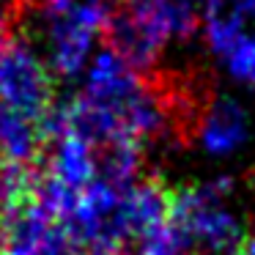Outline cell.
I'll use <instances>...</instances> for the list:
<instances>
[{
  "label": "cell",
  "mask_w": 255,
  "mask_h": 255,
  "mask_svg": "<svg viewBox=\"0 0 255 255\" xmlns=\"http://www.w3.org/2000/svg\"><path fill=\"white\" fill-rule=\"evenodd\" d=\"M167 220L184 233L192 255H239L247 231L233 206V178L217 176L170 192Z\"/></svg>",
  "instance_id": "obj_1"
},
{
  "label": "cell",
  "mask_w": 255,
  "mask_h": 255,
  "mask_svg": "<svg viewBox=\"0 0 255 255\" xmlns=\"http://www.w3.org/2000/svg\"><path fill=\"white\" fill-rule=\"evenodd\" d=\"M44 33V63L52 74L72 80L88 69L105 33L110 0H36Z\"/></svg>",
  "instance_id": "obj_2"
},
{
  "label": "cell",
  "mask_w": 255,
  "mask_h": 255,
  "mask_svg": "<svg viewBox=\"0 0 255 255\" xmlns=\"http://www.w3.org/2000/svg\"><path fill=\"white\" fill-rule=\"evenodd\" d=\"M52 107V72L44 58L25 39L8 36L0 44V110L44 127Z\"/></svg>",
  "instance_id": "obj_3"
},
{
  "label": "cell",
  "mask_w": 255,
  "mask_h": 255,
  "mask_svg": "<svg viewBox=\"0 0 255 255\" xmlns=\"http://www.w3.org/2000/svg\"><path fill=\"white\" fill-rule=\"evenodd\" d=\"M203 41L222 72L244 88H255V33L228 6V0H203Z\"/></svg>",
  "instance_id": "obj_4"
},
{
  "label": "cell",
  "mask_w": 255,
  "mask_h": 255,
  "mask_svg": "<svg viewBox=\"0 0 255 255\" xmlns=\"http://www.w3.org/2000/svg\"><path fill=\"white\" fill-rule=\"evenodd\" d=\"M192 140L214 159L239 154L250 140V113L236 96L211 91L195 118Z\"/></svg>",
  "instance_id": "obj_5"
},
{
  "label": "cell",
  "mask_w": 255,
  "mask_h": 255,
  "mask_svg": "<svg viewBox=\"0 0 255 255\" xmlns=\"http://www.w3.org/2000/svg\"><path fill=\"white\" fill-rule=\"evenodd\" d=\"M39 162L41 170H36L39 176L61 184L63 189L74 195H83L96 178V148L72 132L52 134L41 151Z\"/></svg>",
  "instance_id": "obj_6"
},
{
  "label": "cell",
  "mask_w": 255,
  "mask_h": 255,
  "mask_svg": "<svg viewBox=\"0 0 255 255\" xmlns=\"http://www.w3.org/2000/svg\"><path fill=\"white\" fill-rule=\"evenodd\" d=\"M30 187H33L30 167L11 165V162H6L0 156V211L25 200L30 195Z\"/></svg>",
  "instance_id": "obj_7"
},
{
  "label": "cell",
  "mask_w": 255,
  "mask_h": 255,
  "mask_svg": "<svg viewBox=\"0 0 255 255\" xmlns=\"http://www.w3.org/2000/svg\"><path fill=\"white\" fill-rule=\"evenodd\" d=\"M19 6H22V0H0V44L8 39V28L17 19Z\"/></svg>",
  "instance_id": "obj_8"
},
{
  "label": "cell",
  "mask_w": 255,
  "mask_h": 255,
  "mask_svg": "<svg viewBox=\"0 0 255 255\" xmlns=\"http://www.w3.org/2000/svg\"><path fill=\"white\" fill-rule=\"evenodd\" d=\"M80 255H134V253L121 247H91V250H83Z\"/></svg>",
  "instance_id": "obj_9"
},
{
  "label": "cell",
  "mask_w": 255,
  "mask_h": 255,
  "mask_svg": "<svg viewBox=\"0 0 255 255\" xmlns=\"http://www.w3.org/2000/svg\"><path fill=\"white\" fill-rule=\"evenodd\" d=\"M239 255H255V231L247 233V239H244L242 250H239Z\"/></svg>",
  "instance_id": "obj_10"
},
{
  "label": "cell",
  "mask_w": 255,
  "mask_h": 255,
  "mask_svg": "<svg viewBox=\"0 0 255 255\" xmlns=\"http://www.w3.org/2000/svg\"><path fill=\"white\" fill-rule=\"evenodd\" d=\"M253 181H255V173H253Z\"/></svg>",
  "instance_id": "obj_11"
}]
</instances>
